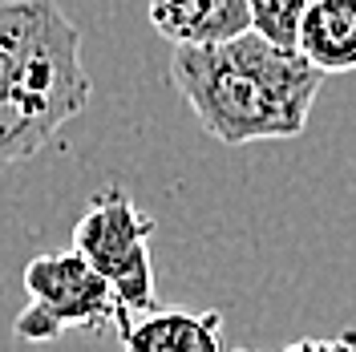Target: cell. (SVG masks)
<instances>
[{
	"mask_svg": "<svg viewBox=\"0 0 356 352\" xmlns=\"http://www.w3.org/2000/svg\"><path fill=\"white\" fill-rule=\"evenodd\" d=\"M239 352H247V349H239Z\"/></svg>",
	"mask_w": 356,
	"mask_h": 352,
	"instance_id": "30bf717a",
	"label": "cell"
},
{
	"mask_svg": "<svg viewBox=\"0 0 356 352\" xmlns=\"http://www.w3.org/2000/svg\"><path fill=\"white\" fill-rule=\"evenodd\" d=\"M24 291H29V308L17 316L13 332L33 344H49L73 328L102 332L126 324L113 284L77 247L33 255L24 264Z\"/></svg>",
	"mask_w": 356,
	"mask_h": 352,
	"instance_id": "3957f363",
	"label": "cell"
},
{
	"mask_svg": "<svg viewBox=\"0 0 356 352\" xmlns=\"http://www.w3.org/2000/svg\"><path fill=\"white\" fill-rule=\"evenodd\" d=\"M118 336L126 352H222V316L154 308L146 316H134Z\"/></svg>",
	"mask_w": 356,
	"mask_h": 352,
	"instance_id": "8992f818",
	"label": "cell"
},
{
	"mask_svg": "<svg viewBox=\"0 0 356 352\" xmlns=\"http://www.w3.org/2000/svg\"><path fill=\"white\" fill-rule=\"evenodd\" d=\"M150 24L162 41L178 45H219L251 33L247 0H150Z\"/></svg>",
	"mask_w": 356,
	"mask_h": 352,
	"instance_id": "5b68a950",
	"label": "cell"
},
{
	"mask_svg": "<svg viewBox=\"0 0 356 352\" xmlns=\"http://www.w3.org/2000/svg\"><path fill=\"white\" fill-rule=\"evenodd\" d=\"M296 53L312 61L324 77L356 69V0H308Z\"/></svg>",
	"mask_w": 356,
	"mask_h": 352,
	"instance_id": "52a82bcc",
	"label": "cell"
},
{
	"mask_svg": "<svg viewBox=\"0 0 356 352\" xmlns=\"http://www.w3.org/2000/svg\"><path fill=\"white\" fill-rule=\"evenodd\" d=\"M284 352H356V332L344 336H308V340H296Z\"/></svg>",
	"mask_w": 356,
	"mask_h": 352,
	"instance_id": "9c48e42d",
	"label": "cell"
},
{
	"mask_svg": "<svg viewBox=\"0 0 356 352\" xmlns=\"http://www.w3.org/2000/svg\"><path fill=\"white\" fill-rule=\"evenodd\" d=\"M150 235H154V219L118 186L97 191L81 211V219L73 223V247L113 284L122 312H126V324L134 316L154 312Z\"/></svg>",
	"mask_w": 356,
	"mask_h": 352,
	"instance_id": "277c9868",
	"label": "cell"
},
{
	"mask_svg": "<svg viewBox=\"0 0 356 352\" xmlns=\"http://www.w3.org/2000/svg\"><path fill=\"white\" fill-rule=\"evenodd\" d=\"M170 81L202 134L227 146H247L308 130L324 73L296 49L251 29L235 41L178 45L170 53Z\"/></svg>",
	"mask_w": 356,
	"mask_h": 352,
	"instance_id": "6da1fadb",
	"label": "cell"
},
{
	"mask_svg": "<svg viewBox=\"0 0 356 352\" xmlns=\"http://www.w3.org/2000/svg\"><path fill=\"white\" fill-rule=\"evenodd\" d=\"M247 4H251V29L259 37L296 49V33H300V17L308 0H247Z\"/></svg>",
	"mask_w": 356,
	"mask_h": 352,
	"instance_id": "ba28073f",
	"label": "cell"
},
{
	"mask_svg": "<svg viewBox=\"0 0 356 352\" xmlns=\"http://www.w3.org/2000/svg\"><path fill=\"white\" fill-rule=\"evenodd\" d=\"M81 29L57 0H0V170L29 162L89 106Z\"/></svg>",
	"mask_w": 356,
	"mask_h": 352,
	"instance_id": "7a4b0ae2",
	"label": "cell"
}]
</instances>
